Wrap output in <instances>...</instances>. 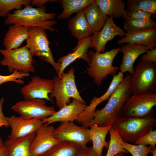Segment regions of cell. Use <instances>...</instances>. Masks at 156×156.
I'll return each instance as SVG.
<instances>
[{
	"instance_id": "obj_1",
	"label": "cell",
	"mask_w": 156,
	"mask_h": 156,
	"mask_svg": "<svg viewBox=\"0 0 156 156\" xmlns=\"http://www.w3.org/2000/svg\"><path fill=\"white\" fill-rule=\"evenodd\" d=\"M131 75H127L111 96L103 108L95 111L94 117L83 126L88 127L92 124L101 127L112 125L117 119L122 116L123 107L132 93L130 88Z\"/></svg>"
},
{
	"instance_id": "obj_2",
	"label": "cell",
	"mask_w": 156,
	"mask_h": 156,
	"mask_svg": "<svg viewBox=\"0 0 156 156\" xmlns=\"http://www.w3.org/2000/svg\"><path fill=\"white\" fill-rule=\"evenodd\" d=\"M46 8H34L31 5L25 6L23 9L16 10L13 13H9L4 21L6 25H14L28 27H38L49 30L52 32L57 30L53 26L57 23L53 20L56 15L53 13H47Z\"/></svg>"
},
{
	"instance_id": "obj_3",
	"label": "cell",
	"mask_w": 156,
	"mask_h": 156,
	"mask_svg": "<svg viewBox=\"0 0 156 156\" xmlns=\"http://www.w3.org/2000/svg\"><path fill=\"white\" fill-rule=\"evenodd\" d=\"M156 122V119L153 117L139 118L121 116L112 125L123 141L134 143L153 129Z\"/></svg>"
},
{
	"instance_id": "obj_4",
	"label": "cell",
	"mask_w": 156,
	"mask_h": 156,
	"mask_svg": "<svg viewBox=\"0 0 156 156\" xmlns=\"http://www.w3.org/2000/svg\"><path fill=\"white\" fill-rule=\"evenodd\" d=\"M120 49L118 47L102 53L88 51L90 62L87 68V73L97 86L101 85L102 81L108 75L113 76L116 74L119 67L114 66L113 63Z\"/></svg>"
},
{
	"instance_id": "obj_5",
	"label": "cell",
	"mask_w": 156,
	"mask_h": 156,
	"mask_svg": "<svg viewBox=\"0 0 156 156\" xmlns=\"http://www.w3.org/2000/svg\"><path fill=\"white\" fill-rule=\"evenodd\" d=\"M74 71V68L72 67L67 72H63L60 77L56 76L53 79L54 88L49 96L51 99H55L56 105L59 109L70 104L71 98L86 103L77 88Z\"/></svg>"
},
{
	"instance_id": "obj_6",
	"label": "cell",
	"mask_w": 156,
	"mask_h": 156,
	"mask_svg": "<svg viewBox=\"0 0 156 156\" xmlns=\"http://www.w3.org/2000/svg\"><path fill=\"white\" fill-rule=\"evenodd\" d=\"M130 86L133 94L156 92V63L139 61L131 75Z\"/></svg>"
},
{
	"instance_id": "obj_7",
	"label": "cell",
	"mask_w": 156,
	"mask_h": 156,
	"mask_svg": "<svg viewBox=\"0 0 156 156\" xmlns=\"http://www.w3.org/2000/svg\"><path fill=\"white\" fill-rule=\"evenodd\" d=\"M25 46L34 56H36L50 64L59 72L58 65L55 62L51 50L49 42L45 29L44 28L32 27L29 28L28 36Z\"/></svg>"
},
{
	"instance_id": "obj_8",
	"label": "cell",
	"mask_w": 156,
	"mask_h": 156,
	"mask_svg": "<svg viewBox=\"0 0 156 156\" xmlns=\"http://www.w3.org/2000/svg\"><path fill=\"white\" fill-rule=\"evenodd\" d=\"M0 53L3 57L0 64L7 66L11 73L15 70L29 73L35 72L33 56L25 45L13 49L0 48Z\"/></svg>"
},
{
	"instance_id": "obj_9",
	"label": "cell",
	"mask_w": 156,
	"mask_h": 156,
	"mask_svg": "<svg viewBox=\"0 0 156 156\" xmlns=\"http://www.w3.org/2000/svg\"><path fill=\"white\" fill-rule=\"evenodd\" d=\"M156 105V93L133 94L127 100L122 110V116L144 118L153 117Z\"/></svg>"
},
{
	"instance_id": "obj_10",
	"label": "cell",
	"mask_w": 156,
	"mask_h": 156,
	"mask_svg": "<svg viewBox=\"0 0 156 156\" xmlns=\"http://www.w3.org/2000/svg\"><path fill=\"white\" fill-rule=\"evenodd\" d=\"M11 109L24 118L42 120L52 115L56 112L53 107L46 105L45 100L38 99H25L18 102Z\"/></svg>"
},
{
	"instance_id": "obj_11",
	"label": "cell",
	"mask_w": 156,
	"mask_h": 156,
	"mask_svg": "<svg viewBox=\"0 0 156 156\" xmlns=\"http://www.w3.org/2000/svg\"><path fill=\"white\" fill-rule=\"evenodd\" d=\"M55 137L60 141H66L78 144L81 146L86 145L91 141L89 129L78 126L73 122H61L53 131Z\"/></svg>"
},
{
	"instance_id": "obj_12",
	"label": "cell",
	"mask_w": 156,
	"mask_h": 156,
	"mask_svg": "<svg viewBox=\"0 0 156 156\" xmlns=\"http://www.w3.org/2000/svg\"><path fill=\"white\" fill-rule=\"evenodd\" d=\"M54 86L53 79H43L36 75L20 91L25 100L43 99L53 102L49 95L52 92Z\"/></svg>"
},
{
	"instance_id": "obj_13",
	"label": "cell",
	"mask_w": 156,
	"mask_h": 156,
	"mask_svg": "<svg viewBox=\"0 0 156 156\" xmlns=\"http://www.w3.org/2000/svg\"><path fill=\"white\" fill-rule=\"evenodd\" d=\"M125 33L115 23L113 18L107 16L106 21L101 29L100 31L94 32L90 48H92L96 52L104 53L108 42L111 41L116 36L123 37Z\"/></svg>"
},
{
	"instance_id": "obj_14",
	"label": "cell",
	"mask_w": 156,
	"mask_h": 156,
	"mask_svg": "<svg viewBox=\"0 0 156 156\" xmlns=\"http://www.w3.org/2000/svg\"><path fill=\"white\" fill-rule=\"evenodd\" d=\"M52 125H43L37 131L30 149L34 156H41L60 141L53 135L54 130Z\"/></svg>"
},
{
	"instance_id": "obj_15",
	"label": "cell",
	"mask_w": 156,
	"mask_h": 156,
	"mask_svg": "<svg viewBox=\"0 0 156 156\" xmlns=\"http://www.w3.org/2000/svg\"><path fill=\"white\" fill-rule=\"evenodd\" d=\"M11 131L9 138L15 139L36 133L43 125L42 120L27 119L21 116L7 117Z\"/></svg>"
},
{
	"instance_id": "obj_16",
	"label": "cell",
	"mask_w": 156,
	"mask_h": 156,
	"mask_svg": "<svg viewBox=\"0 0 156 156\" xmlns=\"http://www.w3.org/2000/svg\"><path fill=\"white\" fill-rule=\"evenodd\" d=\"M86 103L81 102L75 99L72 101L56 112L52 115L46 118L42 121L46 125L57 122H73L77 119L78 115L83 112L87 106Z\"/></svg>"
},
{
	"instance_id": "obj_17",
	"label": "cell",
	"mask_w": 156,
	"mask_h": 156,
	"mask_svg": "<svg viewBox=\"0 0 156 156\" xmlns=\"http://www.w3.org/2000/svg\"><path fill=\"white\" fill-rule=\"evenodd\" d=\"M92 36L78 40L76 47L72 53L62 57L57 60L59 72L57 76L60 77L65 68L78 59H82L89 64L90 62L88 49L91 44Z\"/></svg>"
},
{
	"instance_id": "obj_18",
	"label": "cell",
	"mask_w": 156,
	"mask_h": 156,
	"mask_svg": "<svg viewBox=\"0 0 156 156\" xmlns=\"http://www.w3.org/2000/svg\"><path fill=\"white\" fill-rule=\"evenodd\" d=\"M148 50V48L145 46L132 43H128L121 46L120 52L122 53L123 57L120 65V71L123 74L128 72L131 75H133L135 60L140 55L146 53Z\"/></svg>"
},
{
	"instance_id": "obj_19",
	"label": "cell",
	"mask_w": 156,
	"mask_h": 156,
	"mask_svg": "<svg viewBox=\"0 0 156 156\" xmlns=\"http://www.w3.org/2000/svg\"><path fill=\"white\" fill-rule=\"evenodd\" d=\"M125 43L142 45L147 47L149 49H153L156 47V28L125 33V37L117 42L118 44Z\"/></svg>"
},
{
	"instance_id": "obj_20",
	"label": "cell",
	"mask_w": 156,
	"mask_h": 156,
	"mask_svg": "<svg viewBox=\"0 0 156 156\" xmlns=\"http://www.w3.org/2000/svg\"><path fill=\"white\" fill-rule=\"evenodd\" d=\"M83 10L77 12L68 23V28L71 35L78 40L90 36L94 33L86 19Z\"/></svg>"
},
{
	"instance_id": "obj_21",
	"label": "cell",
	"mask_w": 156,
	"mask_h": 156,
	"mask_svg": "<svg viewBox=\"0 0 156 156\" xmlns=\"http://www.w3.org/2000/svg\"><path fill=\"white\" fill-rule=\"evenodd\" d=\"M29 28L22 26L10 25L3 39V44L5 49H13L19 48L27 38Z\"/></svg>"
},
{
	"instance_id": "obj_22",
	"label": "cell",
	"mask_w": 156,
	"mask_h": 156,
	"mask_svg": "<svg viewBox=\"0 0 156 156\" xmlns=\"http://www.w3.org/2000/svg\"><path fill=\"white\" fill-rule=\"evenodd\" d=\"M35 135L34 133L21 138L6 140L4 144L9 148L8 156H34L31 152L30 146Z\"/></svg>"
},
{
	"instance_id": "obj_23",
	"label": "cell",
	"mask_w": 156,
	"mask_h": 156,
	"mask_svg": "<svg viewBox=\"0 0 156 156\" xmlns=\"http://www.w3.org/2000/svg\"><path fill=\"white\" fill-rule=\"evenodd\" d=\"M90 139L92 141V148L97 156H102V151L104 147L107 149L109 141L106 140V138L112 125L101 127L96 124H92L89 126Z\"/></svg>"
},
{
	"instance_id": "obj_24",
	"label": "cell",
	"mask_w": 156,
	"mask_h": 156,
	"mask_svg": "<svg viewBox=\"0 0 156 156\" xmlns=\"http://www.w3.org/2000/svg\"><path fill=\"white\" fill-rule=\"evenodd\" d=\"M123 78V74L120 71L117 75H113L112 81L106 91L99 97L94 96L90 101V105H87L84 110V113L89 116L93 115L95 111L97 106L102 102L109 99L111 96L122 81Z\"/></svg>"
},
{
	"instance_id": "obj_25",
	"label": "cell",
	"mask_w": 156,
	"mask_h": 156,
	"mask_svg": "<svg viewBox=\"0 0 156 156\" xmlns=\"http://www.w3.org/2000/svg\"><path fill=\"white\" fill-rule=\"evenodd\" d=\"M83 12L94 32L100 31L105 23L107 16L102 12L95 1L87 6Z\"/></svg>"
},
{
	"instance_id": "obj_26",
	"label": "cell",
	"mask_w": 156,
	"mask_h": 156,
	"mask_svg": "<svg viewBox=\"0 0 156 156\" xmlns=\"http://www.w3.org/2000/svg\"><path fill=\"white\" fill-rule=\"evenodd\" d=\"M95 2L105 14L113 18L122 17L125 11L123 0H95Z\"/></svg>"
},
{
	"instance_id": "obj_27",
	"label": "cell",
	"mask_w": 156,
	"mask_h": 156,
	"mask_svg": "<svg viewBox=\"0 0 156 156\" xmlns=\"http://www.w3.org/2000/svg\"><path fill=\"white\" fill-rule=\"evenodd\" d=\"M81 146L74 142L60 141L41 156H76Z\"/></svg>"
},
{
	"instance_id": "obj_28",
	"label": "cell",
	"mask_w": 156,
	"mask_h": 156,
	"mask_svg": "<svg viewBox=\"0 0 156 156\" xmlns=\"http://www.w3.org/2000/svg\"><path fill=\"white\" fill-rule=\"evenodd\" d=\"M95 0H60L63 8L62 13L57 16L59 19H65L70 17L75 13L84 9Z\"/></svg>"
},
{
	"instance_id": "obj_29",
	"label": "cell",
	"mask_w": 156,
	"mask_h": 156,
	"mask_svg": "<svg viewBox=\"0 0 156 156\" xmlns=\"http://www.w3.org/2000/svg\"><path fill=\"white\" fill-rule=\"evenodd\" d=\"M153 28H156V23L152 19L125 20L123 23V29L125 33Z\"/></svg>"
},
{
	"instance_id": "obj_30",
	"label": "cell",
	"mask_w": 156,
	"mask_h": 156,
	"mask_svg": "<svg viewBox=\"0 0 156 156\" xmlns=\"http://www.w3.org/2000/svg\"><path fill=\"white\" fill-rule=\"evenodd\" d=\"M127 10H140L153 15L156 14V0H128Z\"/></svg>"
},
{
	"instance_id": "obj_31",
	"label": "cell",
	"mask_w": 156,
	"mask_h": 156,
	"mask_svg": "<svg viewBox=\"0 0 156 156\" xmlns=\"http://www.w3.org/2000/svg\"><path fill=\"white\" fill-rule=\"evenodd\" d=\"M110 135L108 150L105 156H114L118 154L128 152L123 146V140L118 133L112 127L109 131Z\"/></svg>"
},
{
	"instance_id": "obj_32",
	"label": "cell",
	"mask_w": 156,
	"mask_h": 156,
	"mask_svg": "<svg viewBox=\"0 0 156 156\" xmlns=\"http://www.w3.org/2000/svg\"><path fill=\"white\" fill-rule=\"evenodd\" d=\"M31 0H0V17H6L10 12L14 9H22L23 5H30Z\"/></svg>"
},
{
	"instance_id": "obj_33",
	"label": "cell",
	"mask_w": 156,
	"mask_h": 156,
	"mask_svg": "<svg viewBox=\"0 0 156 156\" xmlns=\"http://www.w3.org/2000/svg\"><path fill=\"white\" fill-rule=\"evenodd\" d=\"M123 146L132 156H147L152 148L151 146L133 145L123 141Z\"/></svg>"
},
{
	"instance_id": "obj_34",
	"label": "cell",
	"mask_w": 156,
	"mask_h": 156,
	"mask_svg": "<svg viewBox=\"0 0 156 156\" xmlns=\"http://www.w3.org/2000/svg\"><path fill=\"white\" fill-rule=\"evenodd\" d=\"M29 75V73L22 72L16 70L10 75H0V86L3 83L8 82H14L21 84H23L24 81L23 79Z\"/></svg>"
},
{
	"instance_id": "obj_35",
	"label": "cell",
	"mask_w": 156,
	"mask_h": 156,
	"mask_svg": "<svg viewBox=\"0 0 156 156\" xmlns=\"http://www.w3.org/2000/svg\"><path fill=\"white\" fill-rule=\"evenodd\" d=\"M135 145L142 144L144 145H149L152 149L156 148V130L151 129L148 133L141 137L134 142Z\"/></svg>"
},
{
	"instance_id": "obj_36",
	"label": "cell",
	"mask_w": 156,
	"mask_h": 156,
	"mask_svg": "<svg viewBox=\"0 0 156 156\" xmlns=\"http://www.w3.org/2000/svg\"><path fill=\"white\" fill-rule=\"evenodd\" d=\"M152 15L140 10L128 11L125 10L122 17L125 20L139 19H151Z\"/></svg>"
},
{
	"instance_id": "obj_37",
	"label": "cell",
	"mask_w": 156,
	"mask_h": 156,
	"mask_svg": "<svg viewBox=\"0 0 156 156\" xmlns=\"http://www.w3.org/2000/svg\"><path fill=\"white\" fill-rule=\"evenodd\" d=\"M146 53L142 55L139 61L156 63V48L148 50Z\"/></svg>"
},
{
	"instance_id": "obj_38",
	"label": "cell",
	"mask_w": 156,
	"mask_h": 156,
	"mask_svg": "<svg viewBox=\"0 0 156 156\" xmlns=\"http://www.w3.org/2000/svg\"><path fill=\"white\" fill-rule=\"evenodd\" d=\"M76 156H97L92 147H88L86 145L81 146L79 153Z\"/></svg>"
},
{
	"instance_id": "obj_39",
	"label": "cell",
	"mask_w": 156,
	"mask_h": 156,
	"mask_svg": "<svg viewBox=\"0 0 156 156\" xmlns=\"http://www.w3.org/2000/svg\"><path fill=\"white\" fill-rule=\"evenodd\" d=\"M4 99L2 97L0 99V127L4 126L5 127H9L7 117H5L3 112V106Z\"/></svg>"
},
{
	"instance_id": "obj_40",
	"label": "cell",
	"mask_w": 156,
	"mask_h": 156,
	"mask_svg": "<svg viewBox=\"0 0 156 156\" xmlns=\"http://www.w3.org/2000/svg\"><path fill=\"white\" fill-rule=\"evenodd\" d=\"M58 1L53 0H31V6H35L38 8H40L44 6V5L48 2H57Z\"/></svg>"
},
{
	"instance_id": "obj_41",
	"label": "cell",
	"mask_w": 156,
	"mask_h": 156,
	"mask_svg": "<svg viewBox=\"0 0 156 156\" xmlns=\"http://www.w3.org/2000/svg\"><path fill=\"white\" fill-rule=\"evenodd\" d=\"M9 149L4 144L0 148V156H8Z\"/></svg>"
},
{
	"instance_id": "obj_42",
	"label": "cell",
	"mask_w": 156,
	"mask_h": 156,
	"mask_svg": "<svg viewBox=\"0 0 156 156\" xmlns=\"http://www.w3.org/2000/svg\"><path fill=\"white\" fill-rule=\"evenodd\" d=\"M152 153V156H156V149H152L151 152Z\"/></svg>"
},
{
	"instance_id": "obj_43",
	"label": "cell",
	"mask_w": 156,
	"mask_h": 156,
	"mask_svg": "<svg viewBox=\"0 0 156 156\" xmlns=\"http://www.w3.org/2000/svg\"><path fill=\"white\" fill-rule=\"evenodd\" d=\"M3 144L4 143L1 138L0 137V148L2 146Z\"/></svg>"
},
{
	"instance_id": "obj_44",
	"label": "cell",
	"mask_w": 156,
	"mask_h": 156,
	"mask_svg": "<svg viewBox=\"0 0 156 156\" xmlns=\"http://www.w3.org/2000/svg\"><path fill=\"white\" fill-rule=\"evenodd\" d=\"M124 153H121L118 154L114 156H124Z\"/></svg>"
}]
</instances>
